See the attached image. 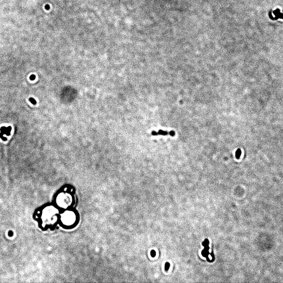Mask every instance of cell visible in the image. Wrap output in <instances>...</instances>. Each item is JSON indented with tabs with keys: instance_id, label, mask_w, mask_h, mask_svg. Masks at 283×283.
Segmentation results:
<instances>
[{
	"instance_id": "cell-1",
	"label": "cell",
	"mask_w": 283,
	"mask_h": 283,
	"mask_svg": "<svg viewBox=\"0 0 283 283\" xmlns=\"http://www.w3.org/2000/svg\"><path fill=\"white\" fill-rule=\"evenodd\" d=\"M63 222L67 225L73 224L75 221V216L73 212L67 211L64 213L62 217Z\"/></svg>"
},
{
	"instance_id": "cell-2",
	"label": "cell",
	"mask_w": 283,
	"mask_h": 283,
	"mask_svg": "<svg viewBox=\"0 0 283 283\" xmlns=\"http://www.w3.org/2000/svg\"><path fill=\"white\" fill-rule=\"evenodd\" d=\"M11 130L12 128L10 126L8 127H2L1 128V133H0V138L4 141H6L7 139V138L5 137L3 135H10L11 134Z\"/></svg>"
},
{
	"instance_id": "cell-3",
	"label": "cell",
	"mask_w": 283,
	"mask_h": 283,
	"mask_svg": "<svg viewBox=\"0 0 283 283\" xmlns=\"http://www.w3.org/2000/svg\"><path fill=\"white\" fill-rule=\"evenodd\" d=\"M152 135H175V133L174 132H166V131H161L160 130L159 132H152Z\"/></svg>"
},
{
	"instance_id": "cell-4",
	"label": "cell",
	"mask_w": 283,
	"mask_h": 283,
	"mask_svg": "<svg viewBox=\"0 0 283 283\" xmlns=\"http://www.w3.org/2000/svg\"><path fill=\"white\" fill-rule=\"evenodd\" d=\"M169 267H170V263H168V262L166 263H165V270L166 271H167V270H168V269H169Z\"/></svg>"
},
{
	"instance_id": "cell-5",
	"label": "cell",
	"mask_w": 283,
	"mask_h": 283,
	"mask_svg": "<svg viewBox=\"0 0 283 283\" xmlns=\"http://www.w3.org/2000/svg\"><path fill=\"white\" fill-rule=\"evenodd\" d=\"M30 101L33 105H36V103H37V102H36L35 99H34L33 98H32V97L30 98Z\"/></svg>"
},
{
	"instance_id": "cell-6",
	"label": "cell",
	"mask_w": 283,
	"mask_h": 283,
	"mask_svg": "<svg viewBox=\"0 0 283 283\" xmlns=\"http://www.w3.org/2000/svg\"><path fill=\"white\" fill-rule=\"evenodd\" d=\"M208 244H209V242H208V239H206L205 241L202 243V245H204V247L208 245Z\"/></svg>"
},
{
	"instance_id": "cell-7",
	"label": "cell",
	"mask_w": 283,
	"mask_h": 283,
	"mask_svg": "<svg viewBox=\"0 0 283 283\" xmlns=\"http://www.w3.org/2000/svg\"><path fill=\"white\" fill-rule=\"evenodd\" d=\"M151 256L153 257L156 256V251L152 250V251H151Z\"/></svg>"
},
{
	"instance_id": "cell-8",
	"label": "cell",
	"mask_w": 283,
	"mask_h": 283,
	"mask_svg": "<svg viewBox=\"0 0 283 283\" xmlns=\"http://www.w3.org/2000/svg\"><path fill=\"white\" fill-rule=\"evenodd\" d=\"M35 79V76L34 75H32L30 76V79L31 80H34Z\"/></svg>"
}]
</instances>
